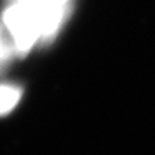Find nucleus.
<instances>
[{"instance_id": "f257e3e1", "label": "nucleus", "mask_w": 155, "mask_h": 155, "mask_svg": "<svg viewBox=\"0 0 155 155\" xmlns=\"http://www.w3.org/2000/svg\"><path fill=\"white\" fill-rule=\"evenodd\" d=\"M41 2L20 0L8 8L3 21L12 37L17 56H25L45 32V11Z\"/></svg>"}, {"instance_id": "f03ea898", "label": "nucleus", "mask_w": 155, "mask_h": 155, "mask_svg": "<svg viewBox=\"0 0 155 155\" xmlns=\"http://www.w3.org/2000/svg\"><path fill=\"white\" fill-rule=\"evenodd\" d=\"M21 98V89L15 86H0V115L10 112Z\"/></svg>"}, {"instance_id": "7ed1b4c3", "label": "nucleus", "mask_w": 155, "mask_h": 155, "mask_svg": "<svg viewBox=\"0 0 155 155\" xmlns=\"http://www.w3.org/2000/svg\"><path fill=\"white\" fill-rule=\"evenodd\" d=\"M14 55H16V49L12 37L9 33L3 18H0V65L8 62Z\"/></svg>"}, {"instance_id": "20e7f679", "label": "nucleus", "mask_w": 155, "mask_h": 155, "mask_svg": "<svg viewBox=\"0 0 155 155\" xmlns=\"http://www.w3.org/2000/svg\"><path fill=\"white\" fill-rule=\"evenodd\" d=\"M51 2H62V3H66L68 0H51Z\"/></svg>"}]
</instances>
